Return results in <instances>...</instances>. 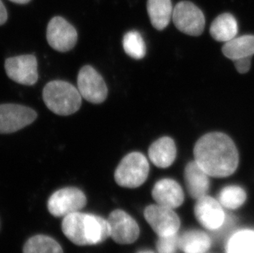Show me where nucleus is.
<instances>
[{
  "instance_id": "12",
  "label": "nucleus",
  "mask_w": 254,
  "mask_h": 253,
  "mask_svg": "<svg viewBox=\"0 0 254 253\" xmlns=\"http://www.w3.org/2000/svg\"><path fill=\"white\" fill-rule=\"evenodd\" d=\"M111 238L120 244H131L139 237V226L137 221L122 210H115L108 219Z\"/></svg>"
},
{
  "instance_id": "23",
  "label": "nucleus",
  "mask_w": 254,
  "mask_h": 253,
  "mask_svg": "<svg viewBox=\"0 0 254 253\" xmlns=\"http://www.w3.org/2000/svg\"><path fill=\"white\" fill-rule=\"evenodd\" d=\"M247 195L245 189L237 185H230L221 189L219 193V202L229 210H235L242 206Z\"/></svg>"
},
{
  "instance_id": "6",
  "label": "nucleus",
  "mask_w": 254,
  "mask_h": 253,
  "mask_svg": "<svg viewBox=\"0 0 254 253\" xmlns=\"http://www.w3.org/2000/svg\"><path fill=\"white\" fill-rule=\"evenodd\" d=\"M86 205L85 194L77 188L60 189L52 194L47 202L49 211L55 217H65L80 211Z\"/></svg>"
},
{
  "instance_id": "14",
  "label": "nucleus",
  "mask_w": 254,
  "mask_h": 253,
  "mask_svg": "<svg viewBox=\"0 0 254 253\" xmlns=\"http://www.w3.org/2000/svg\"><path fill=\"white\" fill-rule=\"evenodd\" d=\"M152 196L159 205L175 209L182 205L185 201V193L180 184L171 179L159 180L153 189Z\"/></svg>"
},
{
  "instance_id": "26",
  "label": "nucleus",
  "mask_w": 254,
  "mask_h": 253,
  "mask_svg": "<svg viewBox=\"0 0 254 253\" xmlns=\"http://www.w3.org/2000/svg\"><path fill=\"white\" fill-rule=\"evenodd\" d=\"M235 68L238 72L244 74L249 72L251 67V57L242 58L239 60H234Z\"/></svg>"
},
{
  "instance_id": "8",
  "label": "nucleus",
  "mask_w": 254,
  "mask_h": 253,
  "mask_svg": "<svg viewBox=\"0 0 254 253\" xmlns=\"http://www.w3.org/2000/svg\"><path fill=\"white\" fill-rule=\"evenodd\" d=\"M144 216L159 237L174 236L180 229V219L171 208L159 204L148 205Z\"/></svg>"
},
{
  "instance_id": "5",
  "label": "nucleus",
  "mask_w": 254,
  "mask_h": 253,
  "mask_svg": "<svg viewBox=\"0 0 254 253\" xmlns=\"http://www.w3.org/2000/svg\"><path fill=\"white\" fill-rule=\"evenodd\" d=\"M172 20L179 31L192 36H200L206 22L201 10L189 1L178 2L174 7Z\"/></svg>"
},
{
  "instance_id": "29",
  "label": "nucleus",
  "mask_w": 254,
  "mask_h": 253,
  "mask_svg": "<svg viewBox=\"0 0 254 253\" xmlns=\"http://www.w3.org/2000/svg\"><path fill=\"white\" fill-rule=\"evenodd\" d=\"M138 253H153V252H151V251H141Z\"/></svg>"
},
{
  "instance_id": "2",
  "label": "nucleus",
  "mask_w": 254,
  "mask_h": 253,
  "mask_svg": "<svg viewBox=\"0 0 254 253\" xmlns=\"http://www.w3.org/2000/svg\"><path fill=\"white\" fill-rule=\"evenodd\" d=\"M63 233L77 246H91L111 237L107 219L87 213H72L64 217Z\"/></svg>"
},
{
  "instance_id": "25",
  "label": "nucleus",
  "mask_w": 254,
  "mask_h": 253,
  "mask_svg": "<svg viewBox=\"0 0 254 253\" xmlns=\"http://www.w3.org/2000/svg\"><path fill=\"white\" fill-rule=\"evenodd\" d=\"M180 249L179 237L176 235L170 237H160L156 243L158 253H177Z\"/></svg>"
},
{
  "instance_id": "4",
  "label": "nucleus",
  "mask_w": 254,
  "mask_h": 253,
  "mask_svg": "<svg viewBox=\"0 0 254 253\" xmlns=\"http://www.w3.org/2000/svg\"><path fill=\"white\" fill-rule=\"evenodd\" d=\"M149 171L148 160L141 153H129L118 165L115 173V182L123 188L136 189L146 182Z\"/></svg>"
},
{
  "instance_id": "17",
  "label": "nucleus",
  "mask_w": 254,
  "mask_h": 253,
  "mask_svg": "<svg viewBox=\"0 0 254 253\" xmlns=\"http://www.w3.org/2000/svg\"><path fill=\"white\" fill-rule=\"evenodd\" d=\"M146 8L151 24L156 30L162 31L167 27L174 11L171 0H147Z\"/></svg>"
},
{
  "instance_id": "21",
  "label": "nucleus",
  "mask_w": 254,
  "mask_h": 253,
  "mask_svg": "<svg viewBox=\"0 0 254 253\" xmlns=\"http://www.w3.org/2000/svg\"><path fill=\"white\" fill-rule=\"evenodd\" d=\"M226 253H254V229H241L228 239Z\"/></svg>"
},
{
  "instance_id": "18",
  "label": "nucleus",
  "mask_w": 254,
  "mask_h": 253,
  "mask_svg": "<svg viewBox=\"0 0 254 253\" xmlns=\"http://www.w3.org/2000/svg\"><path fill=\"white\" fill-rule=\"evenodd\" d=\"M238 22L230 13L219 15L214 20L210 27V34L214 40L219 42H227L236 37Z\"/></svg>"
},
{
  "instance_id": "19",
  "label": "nucleus",
  "mask_w": 254,
  "mask_h": 253,
  "mask_svg": "<svg viewBox=\"0 0 254 253\" xmlns=\"http://www.w3.org/2000/svg\"><path fill=\"white\" fill-rule=\"evenodd\" d=\"M180 249L185 253H206L211 247L210 237L200 230H189L179 237Z\"/></svg>"
},
{
  "instance_id": "11",
  "label": "nucleus",
  "mask_w": 254,
  "mask_h": 253,
  "mask_svg": "<svg viewBox=\"0 0 254 253\" xmlns=\"http://www.w3.org/2000/svg\"><path fill=\"white\" fill-rule=\"evenodd\" d=\"M46 38L51 47L65 53L73 49L77 41L76 29L62 17H55L49 22Z\"/></svg>"
},
{
  "instance_id": "15",
  "label": "nucleus",
  "mask_w": 254,
  "mask_h": 253,
  "mask_svg": "<svg viewBox=\"0 0 254 253\" xmlns=\"http://www.w3.org/2000/svg\"><path fill=\"white\" fill-rule=\"evenodd\" d=\"M209 176L197 163H189L185 170V182L188 191L193 198L199 199L206 196L210 189Z\"/></svg>"
},
{
  "instance_id": "13",
  "label": "nucleus",
  "mask_w": 254,
  "mask_h": 253,
  "mask_svg": "<svg viewBox=\"0 0 254 253\" xmlns=\"http://www.w3.org/2000/svg\"><path fill=\"white\" fill-rule=\"evenodd\" d=\"M194 210L198 222L208 230L217 231L226 224L223 206L211 196L206 195L197 199Z\"/></svg>"
},
{
  "instance_id": "22",
  "label": "nucleus",
  "mask_w": 254,
  "mask_h": 253,
  "mask_svg": "<svg viewBox=\"0 0 254 253\" xmlns=\"http://www.w3.org/2000/svg\"><path fill=\"white\" fill-rule=\"evenodd\" d=\"M23 253H64V251L60 244L51 237L36 235L25 244Z\"/></svg>"
},
{
  "instance_id": "9",
  "label": "nucleus",
  "mask_w": 254,
  "mask_h": 253,
  "mask_svg": "<svg viewBox=\"0 0 254 253\" xmlns=\"http://www.w3.org/2000/svg\"><path fill=\"white\" fill-rule=\"evenodd\" d=\"M77 86L82 98L92 104H101L108 96V88L103 77L93 67L88 65L80 70Z\"/></svg>"
},
{
  "instance_id": "1",
  "label": "nucleus",
  "mask_w": 254,
  "mask_h": 253,
  "mask_svg": "<svg viewBox=\"0 0 254 253\" xmlns=\"http://www.w3.org/2000/svg\"><path fill=\"white\" fill-rule=\"evenodd\" d=\"M195 162L210 176L226 178L237 170L240 157L235 142L222 132H210L195 145Z\"/></svg>"
},
{
  "instance_id": "7",
  "label": "nucleus",
  "mask_w": 254,
  "mask_h": 253,
  "mask_svg": "<svg viewBox=\"0 0 254 253\" xmlns=\"http://www.w3.org/2000/svg\"><path fill=\"white\" fill-rule=\"evenodd\" d=\"M35 110L16 104L0 105V134L12 133L28 126L36 120Z\"/></svg>"
},
{
  "instance_id": "24",
  "label": "nucleus",
  "mask_w": 254,
  "mask_h": 253,
  "mask_svg": "<svg viewBox=\"0 0 254 253\" xmlns=\"http://www.w3.org/2000/svg\"><path fill=\"white\" fill-rule=\"evenodd\" d=\"M123 47L125 53L134 60H141L146 55V44L138 31H130L125 34Z\"/></svg>"
},
{
  "instance_id": "16",
  "label": "nucleus",
  "mask_w": 254,
  "mask_h": 253,
  "mask_svg": "<svg viewBox=\"0 0 254 253\" xmlns=\"http://www.w3.org/2000/svg\"><path fill=\"white\" fill-rule=\"evenodd\" d=\"M177 155L175 141L169 136H163L154 141L149 147V159L159 168H168L172 165Z\"/></svg>"
},
{
  "instance_id": "3",
  "label": "nucleus",
  "mask_w": 254,
  "mask_h": 253,
  "mask_svg": "<svg viewBox=\"0 0 254 253\" xmlns=\"http://www.w3.org/2000/svg\"><path fill=\"white\" fill-rule=\"evenodd\" d=\"M82 96L78 89L64 81H52L43 89V100L49 110L56 115L67 116L79 110Z\"/></svg>"
},
{
  "instance_id": "28",
  "label": "nucleus",
  "mask_w": 254,
  "mask_h": 253,
  "mask_svg": "<svg viewBox=\"0 0 254 253\" xmlns=\"http://www.w3.org/2000/svg\"><path fill=\"white\" fill-rule=\"evenodd\" d=\"M9 1L15 2V3H18V4H26V3H28L31 0H9Z\"/></svg>"
},
{
  "instance_id": "20",
  "label": "nucleus",
  "mask_w": 254,
  "mask_h": 253,
  "mask_svg": "<svg viewBox=\"0 0 254 253\" xmlns=\"http://www.w3.org/2000/svg\"><path fill=\"white\" fill-rule=\"evenodd\" d=\"M222 52L226 58L233 61L242 58L252 57L254 55V36L245 35L235 37L225 43Z\"/></svg>"
},
{
  "instance_id": "10",
  "label": "nucleus",
  "mask_w": 254,
  "mask_h": 253,
  "mask_svg": "<svg viewBox=\"0 0 254 253\" xmlns=\"http://www.w3.org/2000/svg\"><path fill=\"white\" fill-rule=\"evenodd\" d=\"M37 60L32 55H20L8 58L5 61V71L7 76L17 83L33 86L38 80Z\"/></svg>"
},
{
  "instance_id": "27",
  "label": "nucleus",
  "mask_w": 254,
  "mask_h": 253,
  "mask_svg": "<svg viewBox=\"0 0 254 253\" xmlns=\"http://www.w3.org/2000/svg\"><path fill=\"white\" fill-rule=\"evenodd\" d=\"M7 20V12L4 4L0 0V26L4 24Z\"/></svg>"
}]
</instances>
